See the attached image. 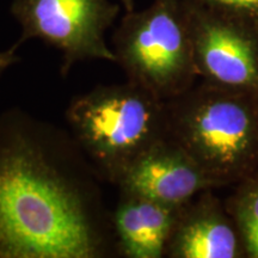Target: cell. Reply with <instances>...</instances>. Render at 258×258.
Masks as SVG:
<instances>
[{"instance_id":"277c9868","label":"cell","mask_w":258,"mask_h":258,"mask_svg":"<svg viewBox=\"0 0 258 258\" xmlns=\"http://www.w3.org/2000/svg\"><path fill=\"white\" fill-rule=\"evenodd\" d=\"M112 50L128 82L161 101L188 91L198 77L184 0H154L143 11L125 12Z\"/></svg>"},{"instance_id":"9c48e42d","label":"cell","mask_w":258,"mask_h":258,"mask_svg":"<svg viewBox=\"0 0 258 258\" xmlns=\"http://www.w3.org/2000/svg\"><path fill=\"white\" fill-rule=\"evenodd\" d=\"M179 208V207H178ZM178 208L161 205L138 194L118 190L111 212L116 251L124 258H161Z\"/></svg>"},{"instance_id":"ba28073f","label":"cell","mask_w":258,"mask_h":258,"mask_svg":"<svg viewBox=\"0 0 258 258\" xmlns=\"http://www.w3.org/2000/svg\"><path fill=\"white\" fill-rule=\"evenodd\" d=\"M171 258L245 256L239 232L227 209L211 192H200L180 206L166 245Z\"/></svg>"},{"instance_id":"52a82bcc","label":"cell","mask_w":258,"mask_h":258,"mask_svg":"<svg viewBox=\"0 0 258 258\" xmlns=\"http://www.w3.org/2000/svg\"><path fill=\"white\" fill-rule=\"evenodd\" d=\"M116 188L178 208L200 192L218 186L176 141L166 137L134 161Z\"/></svg>"},{"instance_id":"8992f818","label":"cell","mask_w":258,"mask_h":258,"mask_svg":"<svg viewBox=\"0 0 258 258\" xmlns=\"http://www.w3.org/2000/svg\"><path fill=\"white\" fill-rule=\"evenodd\" d=\"M203 83L258 97V30L184 0Z\"/></svg>"},{"instance_id":"3957f363","label":"cell","mask_w":258,"mask_h":258,"mask_svg":"<svg viewBox=\"0 0 258 258\" xmlns=\"http://www.w3.org/2000/svg\"><path fill=\"white\" fill-rule=\"evenodd\" d=\"M64 117L101 178L115 186L139 157L167 137L166 102L128 80L74 96Z\"/></svg>"},{"instance_id":"8fae6325","label":"cell","mask_w":258,"mask_h":258,"mask_svg":"<svg viewBox=\"0 0 258 258\" xmlns=\"http://www.w3.org/2000/svg\"><path fill=\"white\" fill-rule=\"evenodd\" d=\"M258 29V0H186Z\"/></svg>"},{"instance_id":"4fadbf2b","label":"cell","mask_w":258,"mask_h":258,"mask_svg":"<svg viewBox=\"0 0 258 258\" xmlns=\"http://www.w3.org/2000/svg\"><path fill=\"white\" fill-rule=\"evenodd\" d=\"M122 5L125 10V12L134 11V0H121Z\"/></svg>"},{"instance_id":"6da1fadb","label":"cell","mask_w":258,"mask_h":258,"mask_svg":"<svg viewBox=\"0 0 258 258\" xmlns=\"http://www.w3.org/2000/svg\"><path fill=\"white\" fill-rule=\"evenodd\" d=\"M102 182L70 131L19 108L0 115V258L117 254Z\"/></svg>"},{"instance_id":"5b68a950","label":"cell","mask_w":258,"mask_h":258,"mask_svg":"<svg viewBox=\"0 0 258 258\" xmlns=\"http://www.w3.org/2000/svg\"><path fill=\"white\" fill-rule=\"evenodd\" d=\"M120 5L109 0H14L11 14L22 28L14 46L38 38L61 54L60 74L67 77L78 62L104 60L116 63L105 32Z\"/></svg>"},{"instance_id":"30bf717a","label":"cell","mask_w":258,"mask_h":258,"mask_svg":"<svg viewBox=\"0 0 258 258\" xmlns=\"http://www.w3.org/2000/svg\"><path fill=\"white\" fill-rule=\"evenodd\" d=\"M243 243L245 256L258 258V170L240 180V185L227 203Z\"/></svg>"},{"instance_id":"7c38bea8","label":"cell","mask_w":258,"mask_h":258,"mask_svg":"<svg viewBox=\"0 0 258 258\" xmlns=\"http://www.w3.org/2000/svg\"><path fill=\"white\" fill-rule=\"evenodd\" d=\"M21 57L17 55V48L12 46L8 50H0V77L8 71L10 67L18 63Z\"/></svg>"},{"instance_id":"7a4b0ae2","label":"cell","mask_w":258,"mask_h":258,"mask_svg":"<svg viewBox=\"0 0 258 258\" xmlns=\"http://www.w3.org/2000/svg\"><path fill=\"white\" fill-rule=\"evenodd\" d=\"M167 137L217 186L258 165V97L202 83L166 101Z\"/></svg>"},{"instance_id":"5bb4252c","label":"cell","mask_w":258,"mask_h":258,"mask_svg":"<svg viewBox=\"0 0 258 258\" xmlns=\"http://www.w3.org/2000/svg\"><path fill=\"white\" fill-rule=\"evenodd\" d=\"M257 30H258V29H257Z\"/></svg>"}]
</instances>
